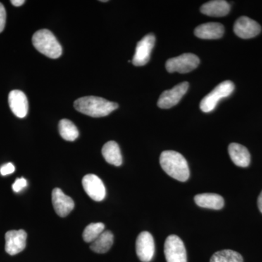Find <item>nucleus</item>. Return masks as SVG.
<instances>
[{"instance_id":"f257e3e1","label":"nucleus","mask_w":262,"mask_h":262,"mask_svg":"<svg viewBox=\"0 0 262 262\" xmlns=\"http://www.w3.org/2000/svg\"><path fill=\"white\" fill-rule=\"evenodd\" d=\"M160 163L164 171L176 180L184 182L189 179V165L180 153L171 150L164 151L160 155Z\"/></svg>"},{"instance_id":"f03ea898","label":"nucleus","mask_w":262,"mask_h":262,"mask_svg":"<svg viewBox=\"0 0 262 262\" xmlns=\"http://www.w3.org/2000/svg\"><path fill=\"white\" fill-rule=\"evenodd\" d=\"M74 106L79 113L88 116L102 117L117 110L118 104L97 96H84L76 100Z\"/></svg>"},{"instance_id":"7ed1b4c3","label":"nucleus","mask_w":262,"mask_h":262,"mask_svg":"<svg viewBox=\"0 0 262 262\" xmlns=\"http://www.w3.org/2000/svg\"><path fill=\"white\" fill-rule=\"evenodd\" d=\"M32 43L38 51L48 58H59L63 52L61 46L54 34L48 29H41L34 33Z\"/></svg>"},{"instance_id":"20e7f679","label":"nucleus","mask_w":262,"mask_h":262,"mask_svg":"<svg viewBox=\"0 0 262 262\" xmlns=\"http://www.w3.org/2000/svg\"><path fill=\"white\" fill-rule=\"evenodd\" d=\"M234 90V84L232 81L227 80L215 88L209 94L202 100L200 107L203 113H211L218 104L222 98L228 97Z\"/></svg>"},{"instance_id":"39448f33","label":"nucleus","mask_w":262,"mask_h":262,"mask_svg":"<svg viewBox=\"0 0 262 262\" xmlns=\"http://www.w3.org/2000/svg\"><path fill=\"white\" fill-rule=\"evenodd\" d=\"M200 63V59L192 53H184L175 58L168 60L165 64L166 70L170 73H188L195 70Z\"/></svg>"},{"instance_id":"423d86ee","label":"nucleus","mask_w":262,"mask_h":262,"mask_svg":"<svg viewBox=\"0 0 262 262\" xmlns=\"http://www.w3.org/2000/svg\"><path fill=\"white\" fill-rule=\"evenodd\" d=\"M167 262H187V251L182 239L177 235L168 236L164 245Z\"/></svg>"},{"instance_id":"0eeeda50","label":"nucleus","mask_w":262,"mask_h":262,"mask_svg":"<svg viewBox=\"0 0 262 262\" xmlns=\"http://www.w3.org/2000/svg\"><path fill=\"white\" fill-rule=\"evenodd\" d=\"M155 44V37L149 34L138 42L135 54L133 58V63L136 67H142L149 62L151 51Z\"/></svg>"},{"instance_id":"6e6552de","label":"nucleus","mask_w":262,"mask_h":262,"mask_svg":"<svg viewBox=\"0 0 262 262\" xmlns=\"http://www.w3.org/2000/svg\"><path fill=\"white\" fill-rule=\"evenodd\" d=\"M189 83L184 82L168 91H164L160 96L158 106L160 108H170L176 106L187 92Z\"/></svg>"},{"instance_id":"1a4fd4ad","label":"nucleus","mask_w":262,"mask_h":262,"mask_svg":"<svg viewBox=\"0 0 262 262\" xmlns=\"http://www.w3.org/2000/svg\"><path fill=\"white\" fill-rule=\"evenodd\" d=\"M136 253L141 261L149 262L154 257L155 246L152 235L142 232L138 236L136 243Z\"/></svg>"},{"instance_id":"9d476101","label":"nucleus","mask_w":262,"mask_h":262,"mask_svg":"<svg viewBox=\"0 0 262 262\" xmlns=\"http://www.w3.org/2000/svg\"><path fill=\"white\" fill-rule=\"evenodd\" d=\"M27 234L23 229L10 230L5 234V251L11 256L23 251L27 246Z\"/></svg>"},{"instance_id":"9b49d317","label":"nucleus","mask_w":262,"mask_h":262,"mask_svg":"<svg viewBox=\"0 0 262 262\" xmlns=\"http://www.w3.org/2000/svg\"><path fill=\"white\" fill-rule=\"evenodd\" d=\"M82 186L88 195L96 202L102 201L106 196V188L101 179L94 174H88L82 179Z\"/></svg>"},{"instance_id":"f8f14e48","label":"nucleus","mask_w":262,"mask_h":262,"mask_svg":"<svg viewBox=\"0 0 262 262\" xmlns=\"http://www.w3.org/2000/svg\"><path fill=\"white\" fill-rule=\"evenodd\" d=\"M261 26L253 19L242 16L236 20L234 32L242 39H250L257 36L261 32Z\"/></svg>"},{"instance_id":"ddd939ff","label":"nucleus","mask_w":262,"mask_h":262,"mask_svg":"<svg viewBox=\"0 0 262 262\" xmlns=\"http://www.w3.org/2000/svg\"><path fill=\"white\" fill-rule=\"evenodd\" d=\"M52 203L57 214L61 217L67 216L75 208V203L59 188H55L52 192Z\"/></svg>"},{"instance_id":"4468645a","label":"nucleus","mask_w":262,"mask_h":262,"mask_svg":"<svg viewBox=\"0 0 262 262\" xmlns=\"http://www.w3.org/2000/svg\"><path fill=\"white\" fill-rule=\"evenodd\" d=\"M10 110L18 118H24L29 111V102L27 96L19 90H13L8 96Z\"/></svg>"},{"instance_id":"2eb2a0df","label":"nucleus","mask_w":262,"mask_h":262,"mask_svg":"<svg viewBox=\"0 0 262 262\" xmlns=\"http://www.w3.org/2000/svg\"><path fill=\"white\" fill-rule=\"evenodd\" d=\"M228 151L231 160L234 165L241 168H246L251 163V155L247 148L237 143L229 144Z\"/></svg>"},{"instance_id":"dca6fc26","label":"nucleus","mask_w":262,"mask_h":262,"mask_svg":"<svg viewBox=\"0 0 262 262\" xmlns=\"http://www.w3.org/2000/svg\"><path fill=\"white\" fill-rule=\"evenodd\" d=\"M225 28L220 23H207L198 26L194 29L196 37L203 39H220L224 35Z\"/></svg>"},{"instance_id":"f3484780","label":"nucleus","mask_w":262,"mask_h":262,"mask_svg":"<svg viewBox=\"0 0 262 262\" xmlns=\"http://www.w3.org/2000/svg\"><path fill=\"white\" fill-rule=\"evenodd\" d=\"M194 200L198 206L208 209L220 210L225 206L224 198L215 193L196 194Z\"/></svg>"},{"instance_id":"a211bd4d","label":"nucleus","mask_w":262,"mask_h":262,"mask_svg":"<svg viewBox=\"0 0 262 262\" xmlns=\"http://www.w3.org/2000/svg\"><path fill=\"white\" fill-rule=\"evenodd\" d=\"M230 11V5L224 0H213L208 2L201 8L203 14L211 17H222L227 15Z\"/></svg>"},{"instance_id":"6ab92c4d","label":"nucleus","mask_w":262,"mask_h":262,"mask_svg":"<svg viewBox=\"0 0 262 262\" xmlns=\"http://www.w3.org/2000/svg\"><path fill=\"white\" fill-rule=\"evenodd\" d=\"M102 155L108 163L115 166H120L122 163V157L120 146L115 141H108L103 145Z\"/></svg>"},{"instance_id":"aec40b11","label":"nucleus","mask_w":262,"mask_h":262,"mask_svg":"<svg viewBox=\"0 0 262 262\" xmlns=\"http://www.w3.org/2000/svg\"><path fill=\"white\" fill-rule=\"evenodd\" d=\"M114 243L113 232L110 230L103 231L102 233L91 243V249L95 253H105L110 251Z\"/></svg>"},{"instance_id":"412c9836","label":"nucleus","mask_w":262,"mask_h":262,"mask_svg":"<svg viewBox=\"0 0 262 262\" xmlns=\"http://www.w3.org/2000/svg\"><path fill=\"white\" fill-rule=\"evenodd\" d=\"M58 130L62 139L66 141H74L78 138V129L73 122L67 119H63L59 122Z\"/></svg>"},{"instance_id":"4be33fe9","label":"nucleus","mask_w":262,"mask_h":262,"mask_svg":"<svg viewBox=\"0 0 262 262\" xmlns=\"http://www.w3.org/2000/svg\"><path fill=\"white\" fill-rule=\"evenodd\" d=\"M210 262H244L239 253L232 250H222L212 256Z\"/></svg>"},{"instance_id":"5701e85b","label":"nucleus","mask_w":262,"mask_h":262,"mask_svg":"<svg viewBox=\"0 0 262 262\" xmlns=\"http://www.w3.org/2000/svg\"><path fill=\"white\" fill-rule=\"evenodd\" d=\"M105 229V226L103 223H91L84 228L82 237L84 242L92 243L97 238Z\"/></svg>"},{"instance_id":"b1692460","label":"nucleus","mask_w":262,"mask_h":262,"mask_svg":"<svg viewBox=\"0 0 262 262\" xmlns=\"http://www.w3.org/2000/svg\"><path fill=\"white\" fill-rule=\"evenodd\" d=\"M27 186V181L24 178L17 179L13 184V189L15 192H19Z\"/></svg>"},{"instance_id":"393cba45","label":"nucleus","mask_w":262,"mask_h":262,"mask_svg":"<svg viewBox=\"0 0 262 262\" xmlns=\"http://www.w3.org/2000/svg\"><path fill=\"white\" fill-rule=\"evenodd\" d=\"M15 170L14 165L13 163H8L1 167L0 173L2 176H8L14 173Z\"/></svg>"},{"instance_id":"a878e982","label":"nucleus","mask_w":262,"mask_h":262,"mask_svg":"<svg viewBox=\"0 0 262 262\" xmlns=\"http://www.w3.org/2000/svg\"><path fill=\"white\" fill-rule=\"evenodd\" d=\"M5 24H6V10L4 5L0 3V33L4 30Z\"/></svg>"},{"instance_id":"bb28decb","label":"nucleus","mask_w":262,"mask_h":262,"mask_svg":"<svg viewBox=\"0 0 262 262\" xmlns=\"http://www.w3.org/2000/svg\"><path fill=\"white\" fill-rule=\"evenodd\" d=\"M10 3L15 7H20L25 3V1L24 0H12V1H10Z\"/></svg>"},{"instance_id":"cd10ccee","label":"nucleus","mask_w":262,"mask_h":262,"mask_svg":"<svg viewBox=\"0 0 262 262\" xmlns=\"http://www.w3.org/2000/svg\"><path fill=\"white\" fill-rule=\"evenodd\" d=\"M257 203L258 209H259V211H261L262 213V191L260 193L259 196H258Z\"/></svg>"}]
</instances>
